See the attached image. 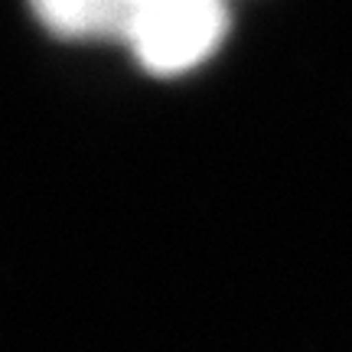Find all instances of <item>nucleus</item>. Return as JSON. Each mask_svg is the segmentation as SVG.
<instances>
[{
	"label": "nucleus",
	"mask_w": 352,
	"mask_h": 352,
	"mask_svg": "<svg viewBox=\"0 0 352 352\" xmlns=\"http://www.w3.org/2000/svg\"><path fill=\"white\" fill-rule=\"evenodd\" d=\"M226 30L228 10L215 0H138L124 39L151 72L173 76L212 56Z\"/></svg>",
	"instance_id": "f257e3e1"
},
{
	"label": "nucleus",
	"mask_w": 352,
	"mask_h": 352,
	"mask_svg": "<svg viewBox=\"0 0 352 352\" xmlns=\"http://www.w3.org/2000/svg\"><path fill=\"white\" fill-rule=\"evenodd\" d=\"M43 26L69 39L127 36L138 0H46L33 7Z\"/></svg>",
	"instance_id": "f03ea898"
}]
</instances>
